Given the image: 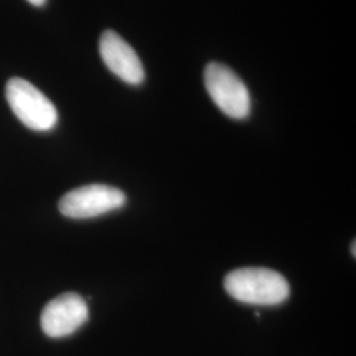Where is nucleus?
Returning <instances> with one entry per match:
<instances>
[{
  "instance_id": "f257e3e1",
  "label": "nucleus",
  "mask_w": 356,
  "mask_h": 356,
  "mask_svg": "<svg viewBox=\"0 0 356 356\" xmlns=\"http://www.w3.org/2000/svg\"><path fill=\"white\" fill-rule=\"evenodd\" d=\"M225 289L236 301L260 306L282 304L291 293L285 277L268 268L235 269L226 276Z\"/></svg>"
},
{
  "instance_id": "f03ea898",
  "label": "nucleus",
  "mask_w": 356,
  "mask_h": 356,
  "mask_svg": "<svg viewBox=\"0 0 356 356\" xmlns=\"http://www.w3.org/2000/svg\"><path fill=\"white\" fill-rule=\"evenodd\" d=\"M6 98L16 118L29 129L47 132L56 127L58 113L40 90L23 78H11L6 86Z\"/></svg>"
},
{
  "instance_id": "7ed1b4c3",
  "label": "nucleus",
  "mask_w": 356,
  "mask_h": 356,
  "mask_svg": "<svg viewBox=\"0 0 356 356\" xmlns=\"http://www.w3.org/2000/svg\"><path fill=\"white\" fill-rule=\"evenodd\" d=\"M204 86L218 108L232 119L251 113V97L242 79L225 65L213 63L204 70Z\"/></svg>"
},
{
  "instance_id": "20e7f679",
  "label": "nucleus",
  "mask_w": 356,
  "mask_h": 356,
  "mask_svg": "<svg viewBox=\"0 0 356 356\" xmlns=\"http://www.w3.org/2000/svg\"><path fill=\"white\" fill-rule=\"evenodd\" d=\"M126 194L108 185H86L66 193L60 200L61 214L72 219H89L104 216L126 204Z\"/></svg>"
},
{
  "instance_id": "39448f33",
  "label": "nucleus",
  "mask_w": 356,
  "mask_h": 356,
  "mask_svg": "<svg viewBox=\"0 0 356 356\" xmlns=\"http://www.w3.org/2000/svg\"><path fill=\"white\" fill-rule=\"evenodd\" d=\"M89 319V307L76 293H64L48 302L41 313V327L51 338L76 332Z\"/></svg>"
},
{
  "instance_id": "423d86ee",
  "label": "nucleus",
  "mask_w": 356,
  "mask_h": 356,
  "mask_svg": "<svg viewBox=\"0 0 356 356\" xmlns=\"http://www.w3.org/2000/svg\"><path fill=\"white\" fill-rule=\"evenodd\" d=\"M99 53L104 65L126 83L136 86L144 81L145 72L138 53L114 31L107 29L103 32Z\"/></svg>"
},
{
  "instance_id": "0eeeda50",
  "label": "nucleus",
  "mask_w": 356,
  "mask_h": 356,
  "mask_svg": "<svg viewBox=\"0 0 356 356\" xmlns=\"http://www.w3.org/2000/svg\"><path fill=\"white\" fill-rule=\"evenodd\" d=\"M28 1L36 7H42L47 3V0H28Z\"/></svg>"
},
{
  "instance_id": "6e6552de",
  "label": "nucleus",
  "mask_w": 356,
  "mask_h": 356,
  "mask_svg": "<svg viewBox=\"0 0 356 356\" xmlns=\"http://www.w3.org/2000/svg\"><path fill=\"white\" fill-rule=\"evenodd\" d=\"M355 244H356L355 242L353 243V256H354V257H355V256H356Z\"/></svg>"
}]
</instances>
